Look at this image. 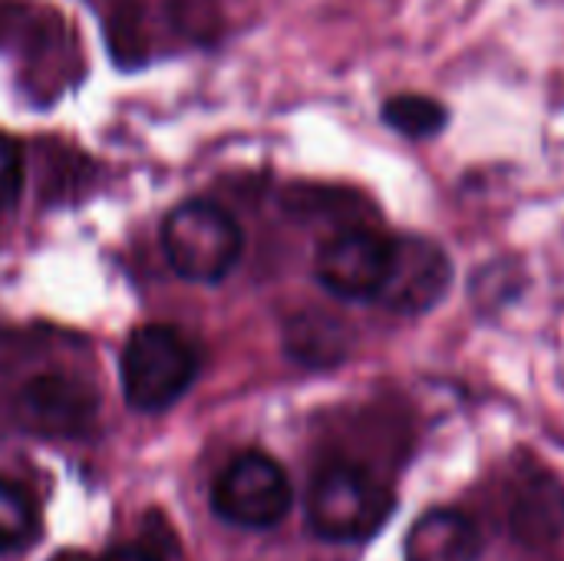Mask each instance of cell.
<instances>
[{
    "label": "cell",
    "mask_w": 564,
    "mask_h": 561,
    "mask_svg": "<svg viewBox=\"0 0 564 561\" xmlns=\"http://www.w3.org/2000/svg\"><path fill=\"white\" fill-rule=\"evenodd\" d=\"M198 357L188 337L169 324H145L129 334L119 360L122 393L129 407L159 413L172 407L195 380Z\"/></svg>",
    "instance_id": "obj_1"
},
{
    "label": "cell",
    "mask_w": 564,
    "mask_h": 561,
    "mask_svg": "<svg viewBox=\"0 0 564 561\" xmlns=\"http://www.w3.org/2000/svg\"><path fill=\"white\" fill-rule=\"evenodd\" d=\"M393 496L360 466H327L307 493V522L327 542H364L383 529Z\"/></svg>",
    "instance_id": "obj_2"
},
{
    "label": "cell",
    "mask_w": 564,
    "mask_h": 561,
    "mask_svg": "<svg viewBox=\"0 0 564 561\" xmlns=\"http://www.w3.org/2000/svg\"><path fill=\"white\" fill-rule=\"evenodd\" d=\"M162 251L178 278L215 284L241 258V228L212 202H182L162 222Z\"/></svg>",
    "instance_id": "obj_3"
},
{
    "label": "cell",
    "mask_w": 564,
    "mask_h": 561,
    "mask_svg": "<svg viewBox=\"0 0 564 561\" xmlns=\"http://www.w3.org/2000/svg\"><path fill=\"white\" fill-rule=\"evenodd\" d=\"M291 479L264 453H241L218 476L212 506L218 519L241 529H271L291 509Z\"/></svg>",
    "instance_id": "obj_4"
},
{
    "label": "cell",
    "mask_w": 564,
    "mask_h": 561,
    "mask_svg": "<svg viewBox=\"0 0 564 561\" xmlns=\"http://www.w3.org/2000/svg\"><path fill=\"white\" fill-rule=\"evenodd\" d=\"M393 261V238L373 228H344L330 235L314 261L321 288L344 301H377Z\"/></svg>",
    "instance_id": "obj_5"
},
{
    "label": "cell",
    "mask_w": 564,
    "mask_h": 561,
    "mask_svg": "<svg viewBox=\"0 0 564 561\" xmlns=\"http://www.w3.org/2000/svg\"><path fill=\"white\" fill-rule=\"evenodd\" d=\"M453 281V265L446 251L430 238H393V261L380 304L397 314H423L443 301Z\"/></svg>",
    "instance_id": "obj_6"
},
{
    "label": "cell",
    "mask_w": 564,
    "mask_h": 561,
    "mask_svg": "<svg viewBox=\"0 0 564 561\" xmlns=\"http://www.w3.org/2000/svg\"><path fill=\"white\" fill-rule=\"evenodd\" d=\"M403 555L406 561H476L482 555V536L466 513L430 509L413 522Z\"/></svg>",
    "instance_id": "obj_7"
},
{
    "label": "cell",
    "mask_w": 564,
    "mask_h": 561,
    "mask_svg": "<svg viewBox=\"0 0 564 561\" xmlns=\"http://www.w3.org/2000/svg\"><path fill=\"white\" fill-rule=\"evenodd\" d=\"M89 410H93V400L73 380L46 377V380H36L23 393V417H26V423L40 427L46 433L76 430L89 417Z\"/></svg>",
    "instance_id": "obj_8"
},
{
    "label": "cell",
    "mask_w": 564,
    "mask_h": 561,
    "mask_svg": "<svg viewBox=\"0 0 564 561\" xmlns=\"http://www.w3.org/2000/svg\"><path fill=\"white\" fill-rule=\"evenodd\" d=\"M383 119L390 129H397L406 139H433L443 132L449 112L440 99L420 96V93H400L383 103Z\"/></svg>",
    "instance_id": "obj_9"
},
{
    "label": "cell",
    "mask_w": 564,
    "mask_h": 561,
    "mask_svg": "<svg viewBox=\"0 0 564 561\" xmlns=\"http://www.w3.org/2000/svg\"><path fill=\"white\" fill-rule=\"evenodd\" d=\"M36 509L30 496L17 486L0 479V555L17 552L36 539Z\"/></svg>",
    "instance_id": "obj_10"
},
{
    "label": "cell",
    "mask_w": 564,
    "mask_h": 561,
    "mask_svg": "<svg viewBox=\"0 0 564 561\" xmlns=\"http://www.w3.org/2000/svg\"><path fill=\"white\" fill-rule=\"evenodd\" d=\"M23 185V152L20 145L0 132V208H7Z\"/></svg>",
    "instance_id": "obj_11"
},
{
    "label": "cell",
    "mask_w": 564,
    "mask_h": 561,
    "mask_svg": "<svg viewBox=\"0 0 564 561\" xmlns=\"http://www.w3.org/2000/svg\"><path fill=\"white\" fill-rule=\"evenodd\" d=\"M102 561H162L155 552H149L145 546H116Z\"/></svg>",
    "instance_id": "obj_12"
},
{
    "label": "cell",
    "mask_w": 564,
    "mask_h": 561,
    "mask_svg": "<svg viewBox=\"0 0 564 561\" xmlns=\"http://www.w3.org/2000/svg\"><path fill=\"white\" fill-rule=\"evenodd\" d=\"M53 561H99V559H93V555H83V552H63V555H56Z\"/></svg>",
    "instance_id": "obj_13"
}]
</instances>
